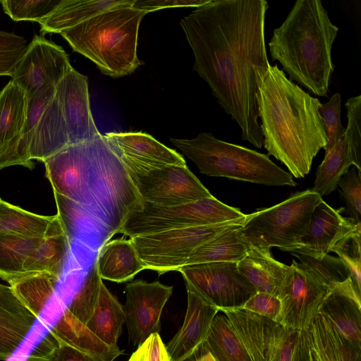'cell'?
Wrapping results in <instances>:
<instances>
[{"instance_id": "obj_1", "label": "cell", "mask_w": 361, "mask_h": 361, "mask_svg": "<svg viewBox=\"0 0 361 361\" xmlns=\"http://www.w3.org/2000/svg\"><path fill=\"white\" fill-rule=\"evenodd\" d=\"M265 0H212L180 20L195 56L193 70L225 112L240 126L242 139L261 149L257 94L270 63L265 45Z\"/></svg>"}, {"instance_id": "obj_2", "label": "cell", "mask_w": 361, "mask_h": 361, "mask_svg": "<svg viewBox=\"0 0 361 361\" xmlns=\"http://www.w3.org/2000/svg\"><path fill=\"white\" fill-rule=\"evenodd\" d=\"M57 205L73 204L109 233L142 208L125 166L103 135L69 145L42 161Z\"/></svg>"}, {"instance_id": "obj_3", "label": "cell", "mask_w": 361, "mask_h": 361, "mask_svg": "<svg viewBox=\"0 0 361 361\" xmlns=\"http://www.w3.org/2000/svg\"><path fill=\"white\" fill-rule=\"evenodd\" d=\"M263 146L295 178H303L326 144L322 103L290 81L278 65L269 66L257 94Z\"/></svg>"}, {"instance_id": "obj_4", "label": "cell", "mask_w": 361, "mask_h": 361, "mask_svg": "<svg viewBox=\"0 0 361 361\" xmlns=\"http://www.w3.org/2000/svg\"><path fill=\"white\" fill-rule=\"evenodd\" d=\"M338 27L319 0H298L269 42L272 60L312 94L326 97L334 65L333 43Z\"/></svg>"}, {"instance_id": "obj_5", "label": "cell", "mask_w": 361, "mask_h": 361, "mask_svg": "<svg viewBox=\"0 0 361 361\" xmlns=\"http://www.w3.org/2000/svg\"><path fill=\"white\" fill-rule=\"evenodd\" d=\"M133 5L104 11L60 35L103 74L114 78L129 75L142 64L137 54V39L147 14Z\"/></svg>"}, {"instance_id": "obj_6", "label": "cell", "mask_w": 361, "mask_h": 361, "mask_svg": "<svg viewBox=\"0 0 361 361\" xmlns=\"http://www.w3.org/2000/svg\"><path fill=\"white\" fill-rule=\"evenodd\" d=\"M100 135L90 109L87 77L72 67L56 85L40 116L29 158L43 161L69 145Z\"/></svg>"}, {"instance_id": "obj_7", "label": "cell", "mask_w": 361, "mask_h": 361, "mask_svg": "<svg viewBox=\"0 0 361 361\" xmlns=\"http://www.w3.org/2000/svg\"><path fill=\"white\" fill-rule=\"evenodd\" d=\"M169 140L207 176L265 185H296L293 176L269 155L219 140L211 133H200L192 139Z\"/></svg>"}, {"instance_id": "obj_8", "label": "cell", "mask_w": 361, "mask_h": 361, "mask_svg": "<svg viewBox=\"0 0 361 361\" xmlns=\"http://www.w3.org/2000/svg\"><path fill=\"white\" fill-rule=\"evenodd\" d=\"M322 201L311 189L295 192L279 204L247 214L242 226L244 237L257 248L298 249L314 209Z\"/></svg>"}, {"instance_id": "obj_9", "label": "cell", "mask_w": 361, "mask_h": 361, "mask_svg": "<svg viewBox=\"0 0 361 361\" xmlns=\"http://www.w3.org/2000/svg\"><path fill=\"white\" fill-rule=\"evenodd\" d=\"M214 196L175 206L143 202L140 211L131 213L118 233L130 238L173 228L219 224L246 216Z\"/></svg>"}, {"instance_id": "obj_10", "label": "cell", "mask_w": 361, "mask_h": 361, "mask_svg": "<svg viewBox=\"0 0 361 361\" xmlns=\"http://www.w3.org/2000/svg\"><path fill=\"white\" fill-rule=\"evenodd\" d=\"M247 217V214L233 221L169 229L130 239L145 269L162 274L178 271L197 247L228 228L243 225Z\"/></svg>"}, {"instance_id": "obj_11", "label": "cell", "mask_w": 361, "mask_h": 361, "mask_svg": "<svg viewBox=\"0 0 361 361\" xmlns=\"http://www.w3.org/2000/svg\"><path fill=\"white\" fill-rule=\"evenodd\" d=\"M123 165L144 202L169 207L213 196L187 165Z\"/></svg>"}, {"instance_id": "obj_12", "label": "cell", "mask_w": 361, "mask_h": 361, "mask_svg": "<svg viewBox=\"0 0 361 361\" xmlns=\"http://www.w3.org/2000/svg\"><path fill=\"white\" fill-rule=\"evenodd\" d=\"M231 322L251 361H291L299 330L249 310H220Z\"/></svg>"}, {"instance_id": "obj_13", "label": "cell", "mask_w": 361, "mask_h": 361, "mask_svg": "<svg viewBox=\"0 0 361 361\" xmlns=\"http://www.w3.org/2000/svg\"><path fill=\"white\" fill-rule=\"evenodd\" d=\"M180 271L189 287L220 310L242 307L257 293L238 269L236 262H219L182 267Z\"/></svg>"}, {"instance_id": "obj_14", "label": "cell", "mask_w": 361, "mask_h": 361, "mask_svg": "<svg viewBox=\"0 0 361 361\" xmlns=\"http://www.w3.org/2000/svg\"><path fill=\"white\" fill-rule=\"evenodd\" d=\"M66 307L104 342L117 345L125 323L123 305L107 289L95 265Z\"/></svg>"}, {"instance_id": "obj_15", "label": "cell", "mask_w": 361, "mask_h": 361, "mask_svg": "<svg viewBox=\"0 0 361 361\" xmlns=\"http://www.w3.org/2000/svg\"><path fill=\"white\" fill-rule=\"evenodd\" d=\"M72 68L64 49L44 35H35L11 78L28 99L56 87Z\"/></svg>"}, {"instance_id": "obj_16", "label": "cell", "mask_w": 361, "mask_h": 361, "mask_svg": "<svg viewBox=\"0 0 361 361\" xmlns=\"http://www.w3.org/2000/svg\"><path fill=\"white\" fill-rule=\"evenodd\" d=\"M330 288L293 260L278 297L281 310L276 321L289 329H304L319 313Z\"/></svg>"}, {"instance_id": "obj_17", "label": "cell", "mask_w": 361, "mask_h": 361, "mask_svg": "<svg viewBox=\"0 0 361 361\" xmlns=\"http://www.w3.org/2000/svg\"><path fill=\"white\" fill-rule=\"evenodd\" d=\"M123 305L130 342L139 345L150 335L159 333L162 310L171 297L173 287L159 281H134L125 288Z\"/></svg>"}, {"instance_id": "obj_18", "label": "cell", "mask_w": 361, "mask_h": 361, "mask_svg": "<svg viewBox=\"0 0 361 361\" xmlns=\"http://www.w3.org/2000/svg\"><path fill=\"white\" fill-rule=\"evenodd\" d=\"M291 361H361V348L318 313L299 331Z\"/></svg>"}, {"instance_id": "obj_19", "label": "cell", "mask_w": 361, "mask_h": 361, "mask_svg": "<svg viewBox=\"0 0 361 361\" xmlns=\"http://www.w3.org/2000/svg\"><path fill=\"white\" fill-rule=\"evenodd\" d=\"M104 136L123 164L147 166L186 165L181 154L145 133H107Z\"/></svg>"}, {"instance_id": "obj_20", "label": "cell", "mask_w": 361, "mask_h": 361, "mask_svg": "<svg viewBox=\"0 0 361 361\" xmlns=\"http://www.w3.org/2000/svg\"><path fill=\"white\" fill-rule=\"evenodd\" d=\"M188 305L181 328L166 345L172 361H183L206 340L215 316L220 310L189 287Z\"/></svg>"}, {"instance_id": "obj_21", "label": "cell", "mask_w": 361, "mask_h": 361, "mask_svg": "<svg viewBox=\"0 0 361 361\" xmlns=\"http://www.w3.org/2000/svg\"><path fill=\"white\" fill-rule=\"evenodd\" d=\"M44 238L0 233V279L11 285L27 276L47 274Z\"/></svg>"}, {"instance_id": "obj_22", "label": "cell", "mask_w": 361, "mask_h": 361, "mask_svg": "<svg viewBox=\"0 0 361 361\" xmlns=\"http://www.w3.org/2000/svg\"><path fill=\"white\" fill-rule=\"evenodd\" d=\"M360 224L361 223L355 224L350 218L343 217L338 210L323 200L314 209L300 246L295 250L321 257L329 254Z\"/></svg>"}, {"instance_id": "obj_23", "label": "cell", "mask_w": 361, "mask_h": 361, "mask_svg": "<svg viewBox=\"0 0 361 361\" xmlns=\"http://www.w3.org/2000/svg\"><path fill=\"white\" fill-rule=\"evenodd\" d=\"M319 313L325 316L337 331L361 348V303L349 278L330 288Z\"/></svg>"}, {"instance_id": "obj_24", "label": "cell", "mask_w": 361, "mask_h": 361, "mask_svg": "<svg viewBox=\"0 0 361 361\" xmlns=\"http://www.w3.org/2000/svg\"><path fill=\"white\" fill-rule=\"evenodd\" d=\"M38 319L18 300L10 286L0 283V360L18 348Z\"/></svg>"}, {"instance_id": "obj_25", "label": "cell", "mask_w": 361, "mask_h": 361, "mask_svg": "<svg viewBox=\"0 0 361 361\" xmlns=\"http://www.w3.org/2000/svg\"><path fill=\"white\" fill-rule=\"evenodd\" d=\"M49 333L94 361H114L122 354L118 345H111L88 329L66 307Z\"/></svg>"}, {"instance_id": "obj_26", "label": "cell", "mask_w": 361, "mask_h": 361, "mask_svg": "<svg viewBox=\"0 0 361 361\" xmlns=\"http://www.w3.org/2000/svg\"><path fill=\"white\" fill-rule=\"evenodd\" d=\"M68 232L62 215L42 216L5 202L0 197V233L27 238H47Z\"/></svg>"}, {"instance_id": "obj_27", "label": "cell", "mask_w": 361, "mask_h": 361, "mask_svg": "<svg viewBox=\"0 0 361 361\" xmlns=\"http://www.w3.org/2000/svg\"><path fill=\"white\" fill-rule=\"evenodd\" d=\"M135 0H61L46 18L37 21L40 32L59 33L70 29L104 11L133 4Z\"/></svg>"}, {"instance_id": "obj_28", "label": "cell", "mask_w": 361, "mask_h": 361, "mask_svg": "<svg viewBox=\"0 0 361 361\" xmlns=\"http://www.w3.org/2000/svg\"><path fill=\"white\" fill-rule=\"evenodd\" d=\"M240 272L257 292L279 297L284 283L288 265L276 260L269 249L250 246L243 259L237 263Z\"/></svg>"}, {"instance_id": "obj_29", "label": "cell", "mask_w": 361, "mask_h": 361, "mask_svg": "<svg viewBox=\"0 0 361 361\" xmlns=\"http://www.w3.org/2000/svg\"><path fill=\"white\" fill-rule=\"evenodd\" d=\"M94 265L102 280L116 283L129 281L145 269L130 238L113 240L105 244Z\"/></svg>"}, {"instance_id": "obj_30", "label": "cell", "mask_w": 361, "mask_h": 361, "mask_svg": "<svg viewBox=\"0 0 361 361\" xmlns=\"http://www.w3.org/2000/svg\"><path fill=\"white\" fill-rule=\"evenodd\" d=\"M55 87L28 99L26 121L16 140L0 154V170L11 166H23L29 169L35 163L29 158V148L40 116L52 97Z\"/></svg>"}, {"instance_id": "obj_31", "label": "cell", "mask_w": 361, "mask_h": 361, "mask_svg": "<svg viewBox=\"0 0 361 361\" xmlns=\"http://www.w3.org/2000/svg\"><path fill=\"white\" fill-rule=\"evenodd\" d=\"M243 225L228 228L197 247L185 265L208 262H239L247 253L250 244L244 237Z\"/></svg>"}, {"instance_id": "obj_32", "label": "cell", "mask_w": 361, "mask_h": 361, "mask_svg": "<svg viewBox=\"0 0 361 361\" xmlns=\"http://www.w3.org/2000/svg\"><path fill=\"white\" fill-rule=\"evenodd\" d=\"M28 97L11 80L0 92V154L20 134L27 116Z\"/></svg>"}, {"instance_id": "obj_33", "label": "cell", "mask_w": 361, "mask_h": 361, "mask_svg": "<svg viewBox=\"0 0 361 361\" xmlns=\"http://www.w3.org/2000/svg\"><path fill=\"white\" fill-rule=\"evenodd\" d=\"M204 344L215 361H251L240 338L223 312L215 316Z\"/></svg>"}, {"instance_id": "obj_34", "label": "cell", "mask_w": 361, "mask_h": 361, "mask_svg": "<svg viewBox=\"0 0 361 361\" xmlns=\"http://www.w3.org/2000/svg\"><path fill=\"white\" fill-rule=\"evenodd\" d=\"M351 165L353 159L344 133L318 166L311 190L322 197L330 194L337 188L341 177Z\"/></svg>"}, {"instance_id": "obj_35", "label": "cell", "mask_w": 361, "mask_h": 361, "mask_svg": "<svg viewBox=\"0 0 361 361\" xmlns=\"http://www.w3.org/2000/svg\"><path fill=\"white\" fill-rule=\"evenodd\" d=\"M59 281L49 274H39L22 279L11 285L22 304L37 319L53 295Z\"/></svg>"}, {"instance_id": "obj_36", "label": "cell", "mask_w": 361, "mask_h": 361, "mask_svg": "<svg viewBox=\"0 0 361 361\" xmlns=\"http://www.w3.org/2000/svg\"><path fill=\"white\" fill-rule=\"evenodd\" d=\"M288 252L299 259L300 264L305 270L331 288L350 278L348 269L339 257L329 254L316 257L298 250Z\"/></svg>"}, {"instance_id": "obj_37", "label": "cell", "mask_w": 361, "mask_h": 361, "mask_svg": "<svg viewBox=\"0 0 361 361\" xmlns=\"http://www.w3.org/2000/svg\"><path fill=\"white\" fill-rule=\"evenodd\" d=\"M361 224L341 240L331 250L338 255L350 274L356 293L361 294Z\"/></svg>"}, {"instance_id": "obj_38", "label": "cell", "mask_w": 361, "mask_h": 361, "mask_svg": "<svg viewBox=\"0 0 361 361\" xmlns=\"http://www.w3.org/2000/svg\"><path fill=\"white\" fill-rule=\"evenodd\" d=\"M61 0L0 1L6 14L14 21H37L48 16Z\"/></svg>"}, {"instance_id": "obj_39", "label": "cell", "mask_w": 361, "mask_h": 361, "mask_svg": "<svg viewBox=\"0 0 361 361\" xmlns=\"http://www.w3.org/2000/svg\"><path fill=\"white\" fill-rule=\"evenodd\" d=\"M345 105L348 118L345 137L353 166L361 172V95L349 98Z\"/></svg>"}, {"instance_id": "obj_40", "label": "cell", "mask_w": 361, "mask_h": 361, "mask_svg": "<svg viewBox=\"0 0 361 361\" xmlns=\"http://www.w3.org/2000/svg\"><path fill=\"white\" fill-rule=\"evenodd\" d=\"M341 99L339 93L334 94L329 102L322 104L319 108L326 135V144L324 147L325 154L330 152L345 133V128L341 123Z\"/></svg>"}, {"instance_id": "obj_41", "label": "cell", "mask_w": 361, "mask_h": 361, "mask_svg": "<svg viewBox=\"0 0 361 361\" xmlns=\"http://www.w3.org/2000/svg\"><path fill=\"white\" fill-rule=\"evenodd\" d=\"M27 46L23 37L0 31V75L12 76Z\"/></svg>"}, {"instance_id": "obj_42", "label": "cell", "mask_w": 361, "mask_h": 361, "mask_svg": "<svg viewBox=\"0 0 361 361\" xmlns=\"http://www.w3.org/2000/svg\"><path fill=\"white\" fill-rule=\"evenodd\" d=\"M353 166L340 178L338 185L340 193L346 203V210L355 224L361 223V176Z\"/></svg>"}, {"instance_id": "obj_43", "label": "cell", "mask_w": 361, "mask_h": 361, "mask_svg": "<svg viewBox=\"0 0 361 361\" xmlns=\"http://www.w3.org/2000/svg\"><path fill=\"white\" fill-rule=\"evenodd\" d=\"M128 361H172L159 333L150 335L137 346Z\"/></svg>"}, {"instance_id": "obj_44", "label": "cell", "mask_w": 361, "mask_h": 361, "mask_svg": "<svg viewBox=\"0 0 361 361\" xmlns=\"http://www.w3.org/2000/svg\"><path fill=\"white\" fill-rule=\"evenodd\" d=\"M241 308L276 320L280 313L281 301L278 297L271 294L257 292Z\"/></svg>"}, {"instance_id": "obj_45", "label": "cell", "mask_w": 361, "mask_h": 361, "mask_svg": "<svg viewBox=\"0 0 361 361\" xmlns=\"http://www.w3.org/2000/svg\"><path fill=\"white\" fill-rule=\"evenodd\" d=\"M212 0H135L133 6L138 10L149 12L163 8L176 7H200Z\"/></svg>"}, {"instance_id": "obj_46", "label": "cell", "mask_w": 361, "mask_h": 361, "mask_svg": "<svg viewBox=\"0 0 361 361\" xmlns=\"http://www.w3.org/2000/svg\"><path fill=\"white\" fill-rule=\"evenodd\" d=\"M58 343L49 333L32 350L27 361H54Z\"/></svg>"}, {"instance_id": "obj_47", "label": "cell", "mask_w": 361, "mask_h": 361, "mask_svg": "<svg viewBox=\"0 0 361 361\" xmlns=\"http://www.w3.org/2000/svg\"><path fill=\"white\" fill-rule=\"evenodd\" d=\"M56 342L58 348L54 361H94L71 345L60 341Z\"/></svg>"}, {"instance_id": "obj_48", "label": "cell", "mask_w": 361, "mask_h": 361, "mask_svg": "<svg viewBox=\"0 0 361 361\" xmlns=\"http://www.w3.org/2000/svg\"><path fill=\"white\" fill-rule=\"evenodd\" d=\"M183 361H215L209 350H207L204 342L197 348V350L188 358Z\"/></svg>"}]
</instances>
